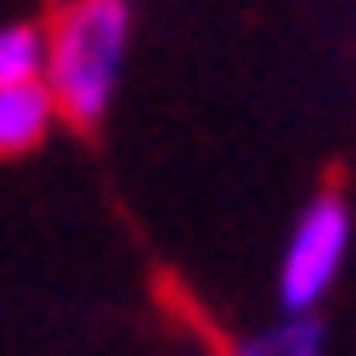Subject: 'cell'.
<instances>
[{
	"label": "cell",
	"mask_w": 356,
	"mask_h": 356,
	"mask_svg": "<svg viewBox=\"0 0 356 356\" xmlns=\"http://www.w3.org/2000/svg\"><path fill=\"white\" fill-rule=\"evenodd\" d=\"M350 238H356V215H350L339 187H323L317 198H305V209L289 227L283 260H277V305H283V317H311V311L328 300V289L345 272Z\"/></svg>",
	"instance_id": "7a4b0ae2"
},
{
	"label": "cell",
	"mask_w": 356,
	"mask_h": 356,
	"mask_svg": "<svg viewBox=\"0 0 356 356\" xmlns=\"http://www.w3.org/2000/svg\"><path fill=\"white\" fill-rule=\"evenodd\" d=\"M130 29H136L130 0H63L57 6V17L46 23V85L63 124L97 130L113 113Z\"/></svg>",
	"instance_id": "6da1fadb"
},
{
	"label": "cell",
	"mask_w": 356,
	"mask_h": 356,
	"mask_svg": "<svg viewBox=\"0 0 356 356\" xmlns=\"http://www.w3.org/2000/svg\"><path fill=\"white\" fill-rule=\"evenodd\" d=\"M51 124H63V113H57V97L46 79L6 85L0 91V159H23L34 147H46Z\"/></svg>",
	"instance_id": "3957f363"
},
{
	"label": "cell",
	"mask_w": 356,
	"mask_h": 356,
	"mask_svg": "<svg viewBox=\"0 0 356 356\" xmlns=\"http://www.w3.org/2000/svg\"><path fill=\"white\" fill-rule=\"evenodd\" d=\"M46 79V29L40 23H0V91Z\"/></svg>",
	"instance_id": "5b68a950"
},
{
	"label": "cell",
	"mask_w": 356,
	"mask_h": 356,
	"mask_svg": "<svg viewBox=\"0 0 356 356\" xmlns=\"http://www.w3.org/2000/svg\"><path fill=\"white\" fill-rule=\"evenodd\" d=\"M232 356H328V328L323 317H283L277 328L249 334L243 345H232Z\"/></svg>",
	"instance_id": "277c9868"
}]
</instances>
